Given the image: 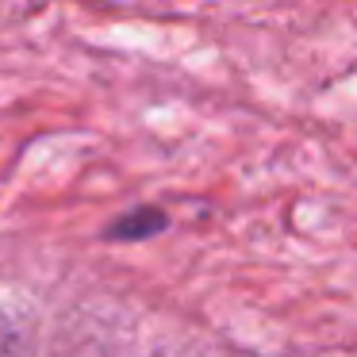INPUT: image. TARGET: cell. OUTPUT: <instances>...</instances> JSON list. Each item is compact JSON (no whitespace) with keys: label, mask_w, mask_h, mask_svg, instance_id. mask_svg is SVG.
<instances>
[]
</instances>
